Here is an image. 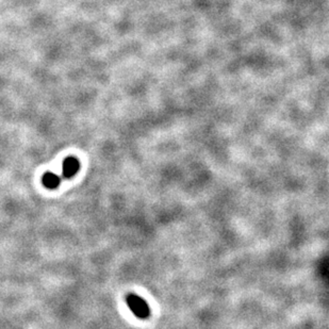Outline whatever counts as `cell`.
I'll list each match as a JSON object with an SVG mask.
<instances>
[{"label": "cell", "instance_id": "1", "mask_svg": "<svg viewBox=\"0 0 329 329\" xmlns=\"http://www.w3.org/2000/svg\"><path fill=\"white\" fill-rule=\"evenodd\" d=\"M127 305L129 309L132 311L135 317L139 319H147L150 316V310L147 303L142 297L129 294L127 296Z\"/></svg>", "mask_w": 329, "mask_h": 329}, {"label": "cell", "instance_id": "2", "mask_svg": "<svg viewBox=\"0 0 329 329\" xmlns=\"http://www.w3.org/2000/svg\"><path fill=\"white\" fill-rule=\"evenodd\" d=\"M80 168V163L75 157H67V158L63 161L62 166V174L64 178H71L74 175L78 173Z\"/></svg>", "mask_w": 329, "mask_h": 329}, {"label": "cell", "instance_id": "3", "mask_svg": "<svg viewBox=\"0 0 329 329\" xmlns=\"http://www.w3.org/2000/svg\"><path fill=\"white\" fill-rule=\"evenodd\" d=\"M42 182L47 189L53 190L59 187V184L61 182V178L56 174L52 173V171H47V173H45L44 176H43Z\"/></svg>", "mask_w": 329, "mask_h": 329}]
</instances>
